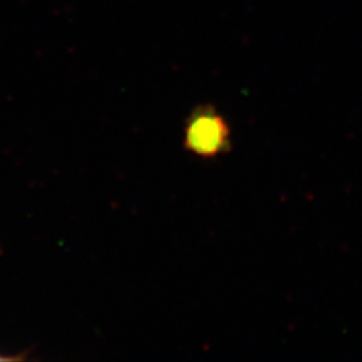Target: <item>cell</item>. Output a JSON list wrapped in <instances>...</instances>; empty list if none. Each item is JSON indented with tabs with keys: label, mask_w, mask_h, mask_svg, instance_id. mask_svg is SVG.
Segmentation results:
<instances>
[{
	"label": "cell",
	"mask_w": 362,
	"mask_h": 362,
	"mask_svg": "<svg viewBox=\"0 0 362 362\" xmlns=\"http://www.w3.org/2000/svg\"><path fill=\"white\" fill-rule=\"evenodd\" d=\"M231 145V132L226 118L214 107H199L184 129V148L192 155L214 158Z\"/></svg>",
	"instance_id": "6da1fadb"
}]
</instances>
